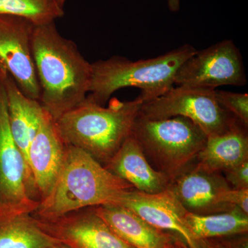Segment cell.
I'll return each mask as SVG.
<instances>
[{"label":"cell","mask_w":248,"mask_h":248,"mask_svg":"<svg viewBox=\"0 0 248 248\" xmlns=\"http://www.w3.org/2000/svg\"><path fill=\"white\" fill-rule=\"evenodd\" d=\"M32 51L40 85L39 102L58 120L87 97L92 65L74 42L60 35L55 22L35 26Z\"/></svg>","instance_id":"6da1fadb"},{"label":"cell","mask_w":248,"mask_h":248,"mask_svg":"<svg viewBox=\"0 0 248 248\" xmlns=\"http://www.w3.org/2000/svg\"><path fill=\"white\" fill-rule=\"evenodd\" d=\"M133 188L86 152L66 145L53 189L31 215L42 219L57 218L81 209L113 203L122 192Z\"/></svg>","instance_id":"7a4b0ae2"},{"label":"cell","mask_w":248,"mask_h":248,"mask_svg":"<svg viewBox=\"0 0 248 248\" xmlns=\"http://www.w3.org/2000/svg\"><path fill=\"white\" fill-rule=\"evenodd\" d=\"M142 104L138 97L124 102L114 98L104 107L87 96L55 124L66 145L80 148L105 166L131 135Z\"/></svg>","instance_id":"3957f363"},{"label":"cell","mask_w":248,"mask_h":248,"mask_svg":"<svg viewBox=\"0 0 248 248\" xmlns=\"http://www.w3.org/2000/svg\"><path fill=\"white\" fill-rule=\"evenodd\" d=\"M197 49L190 45L156 58L132 61L121 56H112L91 63L93 75L89 97L104 106L111 96L124 88L141 91L138 97L143 103L163 95L174 86V78L181 65L192 56Z\"/></svg>","instance_id":"277c9868"},{"label":"cell","mask_w":248,"mask_h":248,"mask_svg":"<svg viewBox=\"0 0 248 248\" xmlns=\"http://www.w3.org/2000/svg\"><path fill=\"white\" fill-rule=\"evenodd\" d=\"M152 166L171 182L189 169L206 143L207 135L186 117L150 120L138 114L132 128Z\"/></svg>","instance_id":"5b68a950"},{"label":"cell","mask_w":248,"mask_h":248,"mask_svg":"<svg viewBox=\"0 0 248 248\" xmlns=\"http://www.w3.org/2000/svg\"><path fill=\"white\" fill-rule=\"evenodd\" d=\"M215 90L173 86L163 95L143 103L139 114L150 120L181 116L197 124L207 137L219 135L239 120L218 104Z\"/></svg>","instance_id":"8992f818"},{"label":"cell","mask_w":248,"mask_h":248,"mask_svg":"<svg viewBox=\"0 0 248 248\" xmlns=\"http://www.w3.org/2000/svg\"><path fill=\"white\" fill-rule=\"evenodd\" d=\"M34 194L37 196L30 171L10 130L6 92L0 78V213H33L40 204Z\"/></svg>","instance_id":"52a82bcc"},{"label":"cell","mask_w":248,"mask_h":248,"mask_svg":"<svg viewBox=\"0 0 248 248\" xmlns=\"http://www.w3.org/2000/svg\"><path fill=\"white\" fill-rule=\"evenodd\" d=\"M247 84L242 56L232 40H225L197 50L181 65L174 86L217 89Z\"/></svg>","instance_id":"ba28073f"},{"label":"cell","mask_w":248,"mask_h":248,"mask_svg":"<svg viewBox=\"0 0 248 248\" xmlns=\"http://www.w3.org/2000/svg\"><path fill=\"white\" fill-rule=\"evenodd\" d=\"M35 27L24 17L0 16V66L14 78L24 95L39 101L40 85L32 51Z\"/></svg>","instance_id":"9c48e42d"},{"label":"cell","mask_w":248,"mask_h":248,"mask_svg":"<svg viewBox=\"0 0 248 248\" xmlns=\"http://www.w3.org/2000/svg\"><path fill=\"white\" fill-rule=\"evenodd\" d=\"M35 219L42 231L70 248H134L120 239L93 208L50 219Z\"/></svg>","instance_id":"30bf717a"},{"label":"cell","mask_w":248,"mask_h":248,"mask_svg":"<svg viewBox=\"0 0 248 248\" xmlns=\"http://www.w3.org/2000/svg\"><path fill=\"white\" fill-rule=\"evenodd\" d=\"M169 188L190 213L210 215L236 208L225 203V194L231 187L221 172H210L197 164L173 179Z\"/></svg>","instance_id":"8fae6325"},{"label":"cell","mask_w":248,"mask_h":248,"mask_svg":"<svg viewBox=\"0 0 248 248\" xmlns=\"http://www.w3.org/2000/svg\"><path fill=\"white\" fill-rule=\"evenodd\" d=\"M66 144L55 121L45 109L37 134L28 153V166L39 202L46 198L62 169Z\"/></svg>","instance_id":"7c38bea8"},{"label":"cell","mask_w":248,"mask_h":248,"mask_svg":"<svg viewBox=\"0 0 248 248\" xmlns=\"http://www.w3.org/2000/svg\"><path fill=\"white\" fill-rule=\"evenodd\" d=\"M112 203L132 210L158 229L175 233L189 248H193L195 240L184 222L187 210L169 188L156 194L130 189L122 192Z\"/></svg>","instance_id":"4fadbf2b"},{"label":"cell","mask_w":248,"mask_h":248,"mask_svg":"<svg viewBox=\"0 0 248 248\" xmlns=\"http://www.w3.org/2000/svg\"><path fill=\"white\" fill-rule=\"evenodd\" d=\"M104 167L134 188L146 193H159L170 185V179L152 166L131 135Z\"/></svg>","instance_id":"5bb4252c"},{"label":"cell","mask_w":248,"mask_h":248,"mask_svg":"<svg viewBox=\"0 0 248 248\" xmlns=\"http://www.w3.org/2000/svg\"><path fill=\"white\" fill-rule=\"evenodd\" d=\"M0 78L6 92L11 135L18 149L24 156L29 169L28 153L29 147L40 127L45 108L39 101L24 95L14 78L1 66Z\"/></svg>","instance_id":"9a60e30c"},{"label":"cell","mask_w":248,"mask_h":248,"mask_svg":"<svg viewBox=\"0 0 248 248\" xmlns=\"http://www.w3.org/2000/svg\"><path fill=\"white\" fill-rule=\"evenodd\" d=\"M93 208L120 239L134 248H166L174 236L119 204L107 203Z\"/></svg>","instance_id":"2e32d148"},{"label":"cell","mask_w":248,"mask_h":248,"mask_svg":"<svg viewBox=\"0 0 248 248\" xmlns=\"http://www.w3.org/2000/svg\"><path fill=\"white\" fill-rule=\"evenodd\" d=\"M248 126L237 121L225 133L208 137L197 164L210 172H223L248 160Z\"/></svg>","instance_id":"e0dca14e"},{"label":"cell","mask_w":248,"mask_h":248,"mask_svg":"<svg viewBox=\"0 0 248 248\" xmlns=\"http://www.w3.org/2000/svg\"><path fill=\"white\" fill-rule=\"evenodd\" d=\"M59 244L31 214L0 213V248H48Z\"/></svg>","instance_id":"ac0fdd59"},{"label":"cell","mask_w":248,"mask_h":248,"mask_svg":"<svg viewBox=\"0 0 248 248\" xmlns=\"http://www.w3.org/2000/svg\"><path fill=\"white\" fill-rule=\"evenodd\" d=\"M184 222L195 240L217 239L244 234L248 231V215L237 208L205 215L187 211Z\"/></svg>","instance_id":"d6986e66"},{"label":"cell","mask_w":248,"mask_h":248,"mask_svg":"<svg viewBox=\"0 0 248 248\" xmlns=\"http://www.w3.org/2000/svg\"><path fill=\"white\" fill-rule=\"evenodd\" d=\"M19 16L35 26L54 22L64 15L57 0H0V16Z\"/></svg>","instance_id":"ffe728a7"},{"label":"cell","mask_w":248,"mask_h":248,"mask_svg":"<svg viewBox=\"0 0 248 248\" xmlns=\"http://www.w3.org/2000/svg\"><path fill=\"white\" fill-rule=\"evenodd\" d=\"M217 102L245 125H248V94L215 90Z\"/></svg>","instance_id":"44dd1931"},{"label":"cell","mask_w":248,"mask_h":248,"mask_svg":"<svg viewBox=\"0 0 248 248\" xmlns=\"http://www.w3.org/2000/svg\"><path fill=\"white\" fill-rule=\"evenodd\" d=\"M223 172L231 188L248 190V160Z\"/></svg>","instance_id":"7402d4cb"},{"label":"cell","mask_w":248,"mask_h":248,"mask_svg":"<svg viewBox=\"0 0 248 248\" xmlns=\"http://www.w3.org/2000/svg\"><path fill=\"white\" fill-rule=\"evenodd\" d=\"M224 202L248 215V190L230 188L225 194Z\"/></svg>","instance_id":"603a6c76"},{"label":"cell","mask_w":248,"mask_h":248,"mask_svg":"<svg viewBox=\"0 0 248 248\" xmlns=\"http://www.w3.org/2000/svg\"><path fill=\"white\" fill-rule=\"evenodd\" d=\"M193 248H229L223 241L216 239H196Z\"/></svg>","instance_id":"cb8c5ba5"},{"label":"cell","mask_w":248,"mask_h":248,"mask_svg":"<svg viewBox=\"0 0 248 248\" xmlns=\"http://www.w3.org/2000/svg\"><path fill=\"white\" fill-rule=\"evenodd\" d=\"M166 248H189L180 237L174 236Z\"/></svg>","instance_id":"d4e9b609"},{"label":"cell","mask_w":248,"mask_h":248,"mask_svg":"<svg viewBox=\"0 0 248 248\" xmlns=\"http://www.w3.org/2000/svg\"><path fill=\"white\" fill-rule=\"evenodd\" d=\"M181 0H167L168 6L172 12H177L180 9Z\"/></svg>","instance_id":"484cf974"},{"label":"cell","mask_w":248,"mask_h":248,"mask_svg":"<svg viewBox=\"0 0 248 248\" xmlns=\"http://www.w3.org/2000/svg\"><path fill=\"white\" fill-rule=\"evenodd\" d=\"M48 248H70L68 247V246H66V245L62 244H59L55 245V246H51V247H50Z\"/></svg>","instance_id":"4316f807"},{"label":"cell","mask_w":248,"mask_h":248,"mask_svg":"<svg viewBox=\"0 0 248 248\" xmlns=\"http://www.w3.org/2000/svg\"><path fill=\"white\" fill-rule=\"evenodd\" d=\"M66 1L67 0H57L58 4H60V6H62V8H63V6H64L65 3H66Z\"/></svg>","instance_id":"83f0119b"}]
</instances>
